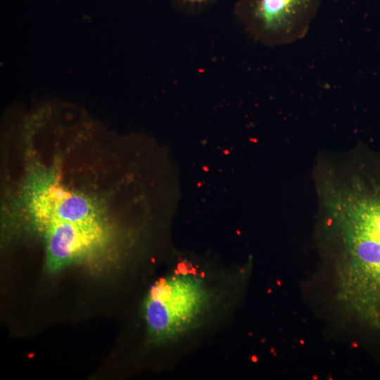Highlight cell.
<instances>
[{
	"label": "cell",
	"mask_w": 380,
	"mask_h": 380,
	"mask_svg": "<svg viewBox=\"0 0 380 380\" xmlns=\"http://www.w3.org/2000/svg\"><path fill=\"white\" fill-rule=\"evenodd\" d=\"M190 3H202V2H204V1H206L208 0H186Z\"/></svg>",
	"instance_id": "cell-5"
},
{
	"label": "cell",
	"mask_w": 380,
	"mask_h": 380,
	"mask_svg": "<svg viewBox=\"0 0 380 380\" xmlns=\"http://www.w3.org/2000/svg\"><path fill=\"white\" fill-rule=\"evenodd\" d=\"M247 270L172 252L141 301L146 344L177 362L229 321L241 300Z\"/></svg>",
	"instance_id": "cell-1"
},
{
	"label": "cell",
	"mask_w": 380,
	"mask_h": 380,
	"mask_svg": "<svg viewBox=\"0 0 380 380\" xmlns=\"http://www.w3.org/2000/svg\"><path fill=\"white\" fill-rule=\"evenodd\" d=\"M360 304L380 316V195L345 204L337 213Z\"/></svg>",
	"instance_id": "cell-2"
},
{
	"label": "cell",
	"mask_w": 380,
	"mask_h": 380,
	"mask_svg": "<svg viewBox=\"0 0 380 380\" xmlns=\"http://www.w3.org/2000/svg\"><path fill=\"white\" fill-rule=\"evenodd\" d=\"M321 0H237L234 14L257 42L283 46L303 39Z\"/></svg>",
	"instance_id": "cell-4"
},
{
	"label": "cell",
	"mask_w": 380,
	"mask_h": 380,
	"mask_svg": "<svg viewBox=\"0 0 380 380\" xmlns=\"http://www.w3.org/2000/svg\"><path fill=\"white\" fill-rule=\"evenodd\" d=\"M42 239L45 262L50 272L108 255L125 254L139 233L106 225L54 224L39 232Z\"/></svg>",
	"instance_id": "cell-3"
}]
</instances>
